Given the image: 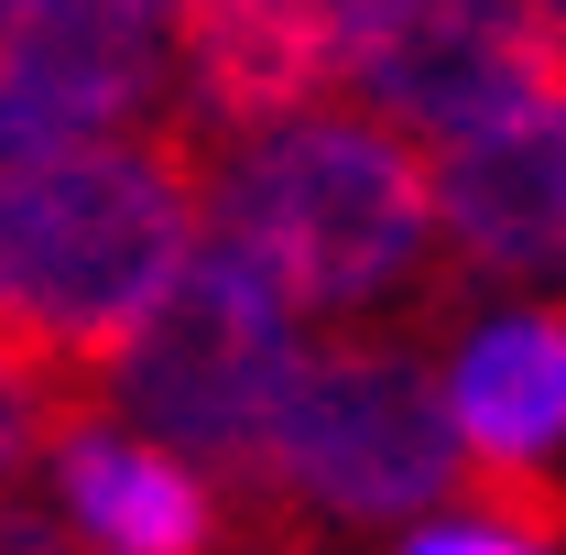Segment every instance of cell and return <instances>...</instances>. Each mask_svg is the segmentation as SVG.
I'll use <instances>...</instances> for the list:
<instances>
[{"mask_svg":"<svg viewBox=\"0 0 566 555\" xmlns=\"http://www.w3.org/2000/svg\"><path fill=\"white\" fill-rule=\"evenodd\" d=\"M208 218L294 316H349L424 262L436 186H424V153L392 121L294 109V121L240 132L229 175L208 186Z\"/></svg>","mask_w":566,"mask_h":555,"instance_id":"7a4b0ae2","label":"cell"},{"mask_svg":"<svg viewBox=\"0 0 566 555\" xmlns=\"http://www.w3.org/2000/svg\"><path fill=\"white\" fill-rule=\"evenodd\" d=\"M534 11H545V22H556V11H566V0H534Z\"/></svg>","mask_w":566,"mask_h":555,"instance_id":"9a60e30c","label":"cell"},{"mask_svg":"<svg viewBox=\"0 0 566 555\" xmlns=\"http://www.w3.org/2000/svg\"><path fill=\"white\" fill-rule=\"evenodd\" d=\"M0 555H76V545H66V523H44V512H11V501H0Z\"/></svg>","mask_w":566,"mask_h":555,"instance_id":"4fadbf2b","label":"cell"},{"mask_svg":"<svg viewBox=\"0 0 566 555\" xmlns=\"http://www.w3.org/2000/svg\"><path fill=\"white\" fill-rule=\"evenodd\" d=\"M403 555H556V534H523V523H424V534H403Z\"/></svg>","mask_w":566,"mask_h":555,"instance_id":"7c38bea8","label":"cell"},{"mask_svg":"<svg viewBox=\"0 0 566 555\" xmlns=\"http://www.w3.org/2000/svg\"><path fill=\"white\" fill-rule=\"evenodd\" d=\"M164 44L197 121L262 132L338 87V0H164Z\"/></svg>","mask_w":566,"mask_h":555,"instance_id":"ba28073f","label":"cell"},{"mask_svg":"<svg viewBox=\"0 0 566 555\" xmlns=\"http://www.w3.org/2000/svg\"><path fill=\"white\" fill-rule=\"evenodd\" d=\"M458 480L469 447L447 425V381H424L415 348H294L262 425V501H305L327 523H424L436 501H458Z\"/></svg>","mask_w":566,"mask_h":555,"instance_id":"277c9868","label":"cell"},{"mask_svg":"<svg viewBox=\"0 0 566 555\" xmlns=\"http://www.w3.org/2000/svg\"><path fill=\"white\" fill-rule=\"evenodd\" d=\"M338 87L392 132L480 142L566 98V55L534 0H338Z\"/></svg>","mask_w":566,"mask_h":555,"instance_id":"5b68a950","label":"cell"},{"mask_svg":"<svg viewBox=\"0 0 566 555\" xmlns=\"http://www.w3.org/2000/svg\"><path fill=\"white\" fill-rule=\"evenodd\" d=\"M294 370V305L251 273L229 240H197L186 273L142 305V327L109 348L98 392L164 436L175 458H197L208 480L262 490V425H273V392Z\"/></svg>","mask_w":566,"mask_h":555,"instance_id":"3957f363","label":"cell"},{"mask_svg":"<svg viewBox=\"0 0 566 555\" xmlns=\"http://www.w3.org/2000/svg\"><path fill=\"white\" fill-rule=\"evenodd\" d=\"M424 186H436V240H458L480 273H566V98L480 142H447Z\"/></svg>","mask_w":566,"mask_h":555,"instance_id":"30bf717a","label":"cell"},{"mask_svg":"<svg viewBox=\"0 0 566 555\" xmlns=\"http://www.w3.org/2000/svg\"><path fill=\"white\" fill-rule=\"evenodd\" d=\"M164 55V0H33L0 33V164L120 132Z\"/></svg>","mask_w":566,"mask_h":555,"instance_id":"52a82bcc","label":"cell"},{"mask_svg":"<svg viewBox=\"0 0 566 555\" xmlns=\"http://www.w3.org/2000/svg\"><path fill=\"white\" fill-rule=\"evenodd\" d=\"M66 404H87L66 370H44L33 348L0 338V480L33 458V447H55V425H66Z\"/></svg>","mask_w":566,"mask_h":555,"instance_id":"8fae6325","label":"cell"},{"mask_svg":"<svg viewBox=\"0 0 566 555\" xmlns=\"http://www.w3.org/2000/svg\"><path fill=\"white\" fill-rule=\"evenodd\" d=\"M22 11H33V0H0V33H11V22H22Z\"/></svg>","mask_w":566,"mask_h":555,"instance_id":"5bb4252c","label":"cell"},{"mask_svg":"<svg viewBox=\"0 0 566 555\" xmlns=\"http://www.w3.org/2000/svg\"><path fill=\"white\" fill-rule=\"evenodd\" d=\"M556 55H566V11H556Z\"/></svg>","mask_w":566,"mask_h":555,"instance_id":"2e32d148","label":"cell"},{"mask_svg":"<svg viewBox=\"0 0 566 555\" xmlns=\"http://www.w3.org/2000/svg\"><path fill=\"white\" fill-rule=\"evenodd\" d=\"M55 501H66L87 555H218L229 545L218 480L197 458H175L164 436H142V425L66 415L55 425Z\"/></svg>","mask_w":566,"mask_h":555,"instance_id":"9c48e42d","label":"cell"},{"mask_svg":"<svg viewBox=\"0 0 566 555\" xmlns=\"http://www.w3.org/2000/svg\"><path fill=\"white\" fill-rule=\"evenodd\" d=\"M0 338H11V316H0ZM11 348H22V338H11Z\"/></svg>","mask_w":566,"mask_h":555,"instance_id":"e0dca14e","label":"cell"},{"mask_svg":"<svg viewBox=\"0 0 566 555\" xmlns=\"http://www.w3.org/2000/svg\"><path fill=\"white\" fill-rule=\"evenodd\" d=\"M447 425L469 447V501L523 534H566V305H512L447 370Z\"/></svg>","mask_w":566,"mask_h":555,"instance_id":"8992f818","label":"cell"},{"mask_svg":"<svg viewBox=\"0 0 566 555\" xmlns=\"http://www.w3.org/2000/svg\"><path fill=\"white\" fill-rule=\"evenodd\" d=\"M208 229V164L186 132L142 142H66L33 164H0V316L44 370L76 392L109 370L142 305L186 273Z\"/></svg>","mask_w":566,"mask_h":555,"instance_id":"6da1fadb","label":"cell"}]
</instances>
